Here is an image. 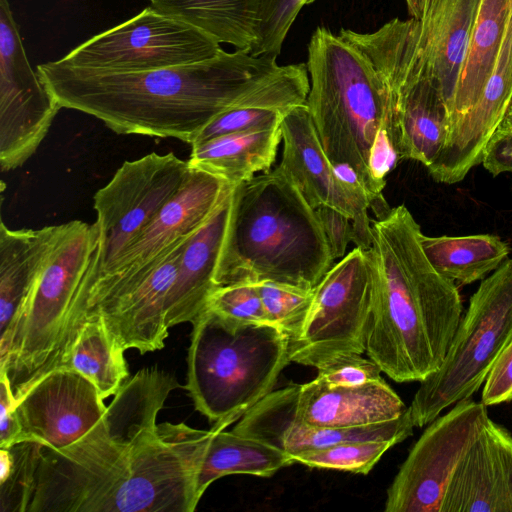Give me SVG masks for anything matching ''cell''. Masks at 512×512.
<instances>
[{"label":"cell","instance_id":"cell-1","mask_svg":"<svg viewBox=\"0 0 512 512\" xmlns=\"http://www.w3.org/2000/svg\"><path fill=\"white\" fill-rule=\"evenodd\" d=\"M168 397L137 373L122 385L104 418L67 448L42 446L27 512H192L196 475L214 433L184 423H156Z\"/></svg>","mask_w":512,"mask_h":512},{"label":"cell","instance_id":"cell-2","mask_svg":"<svg viewBox=\"0 0 512 512\" xmlns=\"http://www.w3.org/2000/svg\"><path fill=\"white\" fill-rule=\"evenodd\" d=\"M222 50L199 63L141 72L75 67L60 59L37 72L61 107L91 115L117 134L175 138L192 145L221 113L238 107L287 112L306 103L307 65Z\"/></svg>","mask_w":512,"mask_h":512},{"label":"cell","instance_id":"cell-3","mask_svg":"<svg viewBox=\"0 0 512 512\" xmlns=\"http://www.w3.org/2000/svg\"><path fill=\"white\" fill-rule=\"evenodd\" d=\"M372 308L366 354L396 382H421L443 362L463 306L454 281L427 259L421 229L399 205L371 222Z\"/></svg>","mask_w":512,"mask_h":512},{"label":"cell","instance_id":"cell-4","mask_svg":"<svg viewBox=\"0 0 512 512\" xmlns=\"http://www.w3.org/2000/svg\"><path fill=\"white\" fill-rule=\"evenodd\" d=\"M333 262L316 211L279 167L233 187L217 287L274 281L313 290Z\"/></svg>","mask_w":512,"mask_h":512},{"label":"cell","instance_id":"cell-5","mask_svg":"<svg viewBox=\"0 0 512 512\" xmlns=\"http://www.w3.org/2000/svg\"><path fill=\"white\" fill-rule=\"evenodd\" d=\"M310 90L306 106L333 166L346 165L359 177L375 218L391 208L371 170V156L386 134L387 87L357 46L318 27L308 45Z\"/></svg>","mask_w":512,"mask_h":512},{"label":"cell","instance_id":"cell-6","mask_svg":"<svg viewBox=\"0 0 512 512\" xmlns=\"http://www.w3.org/2000/svg\"><path fill=\"white\" fill-rule=\"evenodd\" d=\"M100 254L96 222L73 220L59 225L10 358L0 369L16 403L60 367L81 330L99 275Z\"/></svg>","mask_w":512,"mask_h":512},{"label":"cell","instance_id":"cell-7","mask_svg":"<svg viewBox=\"0 0 512 512\" xmlns=\"http://www.w3.org/2000/svg\"><path fill=\"white\" fill-rule=\"evenodd\" d=\"M192 324L185 389L210 421L236 422L273 391L290 362L289 338L270 323L233 320L207 307Z\"/></svg>","mask_w":512,"mask_h":512},{"label":"cell","instance_id":"cell-8","mask_svg":"<svg viewBox=\"0 0 512 512\" xmlns=\"http://www.w3.org/2000/svg\"><path fill=\"white\" fill-rule=\"evenodd\" d=\"M511 341L512 259H507L480 283L440 367L420 382L409 406L414 426L423 427L469 399Z\"/></svg>","mask_w":512,"mask_h":512},{"label":"cell","instance_id":"cell-9","mask_svg":"<svg viewBox=\"0 0 512 512\" xmlns=\"http://www.w3.org/2000/svg\"><path fill=\"white\" fill-rule=\"evenodd\" d=\"M372 295L370 258L356 246L313 289L305 322L289 340V361L318 368L341 354L364 353Z\"/></svg>","mask_w":512,"mask_h":512},{"label":"cell","instance_id":"cell-10","mask_svg":"<svg viewBox=\"0 0 512 512\" xmlns=\"http://www.w3.org/2000/svg\"><path fill=\"white\" fill-rule=\"evenodd\" d=\"M222 50L210 36L150 6L60 60L75 67L125 73L199 63Z\"/></svg>","mask_w":512,"mask_h":512},{"label":"cell","instance_id":"cell-11","mask_svg":"<svg viewBox=\"0 0 512 512\" xmlns=\"http://www.w3.org/2000/svg\"><path fill=\"white\" fill-rule=\"evenodd\" d=\"M188 161L152 152L125 161L94 195L101 239L100 269L106 275L184 184ZM95 285V284H94Z\"/></svg>","mask_w":512,"mask_h":512},{"label":"cell","instance_id":"cell-12","mask_svg":"<svg viewBox=\"0 0 512 512\" xmlns=\"http://www.w3.org/2000/svg\"><path fill=\"white\" fill-rule=\"evenodd\" d=\"M486 407L462 400L430 423L387 490L386 512H440L458 464L489 419Z\"/></svg>","mask_w":512,"mask_h":512},{"label":"cell","instance_id":"cell-13","mask_svg":"<svg viewBox=\"0 0 512 512\" xmlns=\"http://www.w3.org/2000/svg\"><path fill=\"white\" fill-rule=\"evenodd\" d=\"M61 105L26 55L8 0H0V167L22 166L37 150Z\"/></svg>","mask_w":512,"mask_h":512},{"label":"cell","instance_id":"cell-14","mask_svg":"<svg viewBox=\"0 0 512 512\" xmlns=\"http://www.w3.org/2000/svg\"><path fill=\"white\" fill-rule=\"evenodd\" d=\"M280 129L283 152L278 167L314 210L328 206L349 217L353 242L368 250L372 245L369 197L352 168L329 161L306 103L288 110Z\"/></svg>","mask_w":512,"mask_h":512},{"label":"cell","instance_id":"cell-15","mask_svg":"<svg viewBox=\"0 0 512 512\" xmlns=\"http://www.w3.org/2000/svg\"><path fill=\"white\" fill-rule=\"evenodd\" d=\"M232 187L218 176L190 167L180 190L124 251L112 269L95 283L88 298L84 323L90 321L97 305L115 285L193 236L211 218Z\"/></svg>","mask_w":512,"mask_h":512},{"label":"cell","instance_id":"cell-16","mask_svg":"<svg viewBox=\"0 0 512 512\" xmlns=\"http://www.w3.org/2000/svg\"><path fill=\"white\" fill-rule=\"evenodd\" d=\"M191 237L140 267L103 299L111 298L100 306L94 320L104 324L124 351L133 348L144 354L164 347L169 329L165 322L166 299Z\"/></svg>","mask_w":512,"mask_h":512},{"label":"cell","instance_id":"cell-17","mask_svg":"<svg viewBox=\"0 0 512 512\" xmlns=\"http://www.w3.org/2000/svg\"><path fill=\"white\" fill-rule=\"evenodd\" d=\"M21 441L52 450L67 448L87 435L107 410L94 384L82 374L58 368L35 383L18 401Z\"/></svg>","mask_w":512,"mask_h":512},{"label":"cell","instance_id":"cell-18","mask_svg":"<svg viewBox=\"0 0 512 512\" xmlns=\"http://www.w3.org/2000/svg\"><path fill=\"white\" fill-rule=\"evenodd\" d=\"M299 384L270 392L247 411L232 431L263 441L291 458L299 453L325 448L344 441L389 440L395 445L412 435L410 411L379 424L331 428L306 425L295 414Z\"/></svg>","mask_w":512,"mask_h":512},{"label":"cell","instance_id":"cell-19","mask_svg":"<svg viewBox=\"0 0 512 512\" xmlns=\"http://www.w3.org/2000/svg\"><path fill=\"white\" fill-rule=\"evenodd\" d=\"M512 97V5L491 74L475 106L454 124L428 168L438 182L454 184L481 163L485 146L504 118Z\"/></svg>","mask_w":512,"mask_h":512},{"label":"cell","instance_id":"cell-20","mask_svg":"<svg viewBox=\"0 0 512 512\" xmlns=\"http://www.w3.org/2000/svg\"><path fill=\"white\" fill-rule=\"evenodd\" d=\"M440 512H512V436L490 418L458 464Z\"/></svg>","mask_w":512,"mask_h":512},{"label":"cell","instance_id":"cell-21","mask_svg":"<svg viewBox=\"0 0 512 512\" xmlns=\"http://www.w3.org/2000/svg\"><path fill=\"white\" fill-rule=\"evenodd\" d=\"M59 225L40 229L0 224V369L10 357Z\"/></svg>","mask_w":512,"mask_h":512},{"label":"cell","instance_id":"cell-22","mask_svg":"<svg viewBox=\"0 0 512 512\" xmlns=\"http://www.w3.org/2000/svg\"><path fill=\"white\" fill-rule=\"evenodd\" d=\"M409 410L384 379L358 387H332L317 377L299 384L295 414L317 427H360L392 421Z\"/></svg>","mask_w":512,"mask_h":512},{"label":"cell","instance_id":"cell-23","mask_svg":"<svg viewBox=\"0 0 512 512\" xmlns=\"http://www.w3.org/2000/svg\"><path fill=\"white\" fill-rule=\"evenodd\" d=\"M481 0H433L418 21L416 54L437 85L448 112L467 53Z\"/></svg>","mask_w":512,"mask_h":512},{"label":"cell","instance_id":"cell-24","mask_svg":"<svg viewBox=\"0 0 512 512\" xmlns=\"http://www.w3.org/2000/svg\"><path fill=\"white\" fill-rule=\"evenodd\" d=\"M233 187L184 248L166 299L165 322L168 328L192 323L217 288L215 275L230 218Z\"/></svg>","mask_w":512,"mask_h":512},{"label":"cell","instance_id":"cell-25","mask_svg":"<svg viewBox=\"0 0 512 512\" xmlns=\"http://www.w3.org/2000/svg\"><path fill=\"white\" fill-rule=\"evenodd\" d=\"M282 140L280 126L222 135L192 145L187 160L191 168L201 169L235 186L269 171Z\"/></svg>","mask_w":512,"mask_h":512},{"label":"cell","instance_id":"cell-26","mask_svg":"<svg viewBox=\"0 0 512 512\" xmlns=\"http://www.w3.org/2000/svg\"><path fill=\"white\" fill-rule=\"evenodd\" d=\"M511 5L512 0H481L449 112L450 128L480 98L503 40Z\"/></svg>","mask_w":512,"mask_h":512},{"label":"cell","instance_id":"cell-27","mask_svg":"<svg viewBox=\"0 0 512 512\" xmlns=\"http://www.w3.org/2000/svg\"><path fill=\"white\" fill-rule=\"evenodd\" d=\"M158 12L250 54L262 0H148Z\"/></svg>","mask_w":512,"mask_h":512},{"label":"cell","instance_id":"cell-28","mask_svg":"<svg viewBox=\"0 0 512 512\" xmlns=\"http://www.w3.org/2000/svg\"><path fill=\"white\" fill-rule=\"evenodd\" d=\"M224 423L212 436L199 466L195 492L200 500L217 479L231 474L270 477L294 460L279 449L254 438L225 431Z\"/></svg>","mask_w":512,"mask_h":512},{"label":"cell","instance_id":"cell-29","mask_svg":"<svg viewBox=\"0 0 512 512\" xmlns=\"http://www.w3.org/2000/svg\"><path fill=\"white\" fill-rule=\"evenodd\" d=\"M421 247L432 266L462 285L483 279L510 253L509 246L490 234L430 237L420 234Z\"/></svg>","mask_w":512,"mask_h":512},{"label":"cell","instance_id":"cell-30","mask_svg":"<svg viewBox=\"0 0 512 512\" xmlns=\"http://www.w3.org/2000/svg\"><path fill=\"white\" fill-rule=\"evenodd\" d=\"M59 368L82 374L94 384L103 399L115 395L128 377L124 350L100 320L83 325Z\"/></svg>","mask_w":512,"mask_h":512},{"label":"cell","instance_id":"cell-31","mask_svg":"<svg viewBox=\"0 0 512 512\" xmlns=\"http://www.w3.org/2000/svg\"><path fill=\"white\" fill-rule=\"evenodd\" d=\"M42 444L21 441L0 448V511L27 512L36 487Z\"/></svg>","mask_w":512,"mask_h":512},{"label":"cell","instance_id":"cell-32","mask_svg":"<svg viewBox=\"0 0 512 512\" xmlns=\"http://www.w3.org/2000/svg\"><path fill=\"white\" fill-rule=\"evenodd\" d=\"M395 444L389 440H353L305 451L292 457L309 467L367 474Z\"/></svg>","mask_w":512,"mask_h":512},{"label":"cell","instance_id":"cell-33","mask_svg":"<svg viewBox=\"0 0 512 512\" xmlns=\"http://www.w3.org/2000/svg\"><path fill=\"white\" fill-rule=\"evenodd\" d=\"M267 322L296 337L310 309L313 290L274 281L256 283Z\"/></svg>","mask_w":512,"mask_h":512},{"label":"cell","instance_id":"cell-34","mask_svg":"<svg viewBox=\"0 0 512 512\" xmlns=\"http://www.w3.org/2000/svg\"><path fill=\"white\" fill-rule=\"evenodd\" d=\"M316 0H262L256 41L250 54L278 56L301 8Z\"/></svg>","mask_w":512,"mask_h":512},{"label":"cell","instance_id":"cell-35","mask_svg":"<svg viewBox=\"0 0 512 512\" xmlns=\"http://www.w3.org/2000/svg\"><path fill=\"white\" fill-rule=\"evenodd\" d=\"M206 307L233 320L268 323L257 284L253 282L217 287L208 297Z\"/></svg>","mask_w":512,"mask_h":512},{"label":"cell","instance_id":"cell-36","mask_svg":"<svg viewBox=\"0 0 512 512\" xmlns=\"http://www.w3.org/2000/svg\"><path fill=\"white\" fill-rule=\"evenodd\" d=\"M285 113L277 109L256 107L227 110L209 122L192 145L222 135L279 127Z\"/></svg>","mask_w":512,"mask_h":512},{"label":"cell","instance_id":"cell-37","mask_svg":"<svg viewBox=\"0 0 512 512\" xmlns=\"http://www.w3.org/2000/svg\"><path fill=\"white\" fill-rule=\"evenodd\" d=\"M317 370V378L332 387H358L383 379L379 365L358 353L338 355Z\"/></svg>","mask_w":512,"mask_h":512},{"label":"cell","instance_id":"cell-38","mask_svg":"<svg viewBox=\"0 0 512 512\" xmlns=\"http://www.w3.org/2000/svg\"><path fill=\"white\" fill-rule=\"evenodd\" d=\"M512 401V341L504 348L484 384L481 402L485 406Z\"/></svg>","mask_w":512,"mask_h":512},{"label":"cell","instance_id":"cell-39","mask_svg":"<svg viewBox=\"0 0 512 512\" xmlns=\"http://www.w3.org/2000/svg\"><path fill=\"white\" fill-rule=\"evenodd\" d=\"M481 163L493 176L512 172V119L508 115L488 140Z\"/></svg>","mask_w":512,"mask_h":512},{"label":"cell","instance_id":"cell-40","mask_svg":"<svg viewBox=\"0 0 512 512\" xmlns=\"http://www.w3.org/2000/svg\"><path fill=\"white\" fill-rule=\"evenodd\" d=\"M315 211L328 241L333 259L343 257L348 243L353 241L351 219L328 206H320Z\"/></svg>","mask_w":512,"mask_h":512},{"label":"cell","instance_id":"cell-41","mask_svg":"<svg viewBox=\"0 0 512 512\" xmlns=\"http://www.w3.org/2000/svg\"><path fill=\"white\" fill-rule=\"evenodd\" d=\"M16 406L10 383L4 374H0V448L10 447L20 440Z\"/></svg>","mask_w":512,"mask_h":512},{"label":"cell","instance_id":"cell-42","mask_svg":"<svg viewBox=\"0 0 512 512\" xmlns=\"http://www.w3.org/2000/svg\"><path fill=\"white\" fill-rule=\"evenodd\" d=\"M433 0H406L411 18L421 21L426 15Z\"/></svg>","mask_w":512,"mask_h":512},{"label":"cell","instance_id":"cell-43","mask_svg":"<svg viewBox=\"0 0 512 512\" xmlns=\"http://www.w3.org/2000/svg\"><path fill=\"white\" fill-rule=\"evenodd\" d=\"M505 114L508 115L512 119V97H511L508 109Z\"/></svg>","mask_w":512,"mask_h":512}]
</instances>
